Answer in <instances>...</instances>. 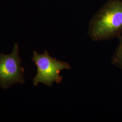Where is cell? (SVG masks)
I'll list each match as a JSON object with an SVG mask.
<instances>
[{
  "mask_svg": "<svg viewBox=\"0 0 122 122\" xmlns=\"http://www.w3.org/2000/svg\"><path fill=\"white\" fill-rule=\"evenodd\" d=\"M119 44L111 58L112 64L122 70V35L118 38Z\"/></svg>",
  "mask_w": 122,
  "mask_h": 122,
  "instance_id": "4",
  "label": "cell"
},
{
  "mask_svg": "<svg viewBox=\"0 0 122 122\" xmlns=\"http://www.w3.org/2000/svg\"><path fill=\"white\" fill-rule=\"evenodd\" d=\"M31 60L37 68V73L33 79V84L36 86L39 83H43L49 87H52L53 83L59 84L63 79L60 75L61 71L71 69L68 63L52 57L46 50L42 54L35 51Z\"/></svg>",
  "mask_w": 122,
  "mask_h": 122,
  "instance_id": "2",
  "label": "cell"
},
{
  "mask_svg": "<svg viewBox=\"0 0 122 122\" xmlns=\"http://www.w3.org/2000/svg\"><path fill=\"white\" fill-rule=\"evenodd\" d=\"M19 45H14L11 54H0V86L6 90L14 84L25 83V71L21 65V59L19 55Z\"/></svg>",
  "mask_w": 122,
  "mask_h": 122,
  "instance_id": "3",
  "label": "cell"
},
{
  "mask_svg": "<svg viewBox=\"0 0 122 122\" xmlns=\"http://www.w3.org/2000/svg\"><path fill=\"white\" fill-rule=\"evenodd\" d=\"M88 35L93 41L108 40L122 35V0H108L92 16Z\"/></svg>",
  "mask_w": 122,
  "mask_h": 122,
  "instance_id": "1",
  "label": "cell"
}]
</instances>
